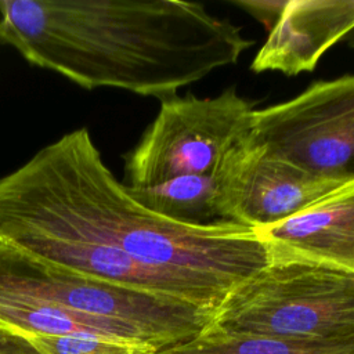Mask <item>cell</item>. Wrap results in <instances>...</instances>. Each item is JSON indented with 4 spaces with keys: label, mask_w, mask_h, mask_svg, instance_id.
<instances>
[{
    "label": "cell",
    "mask_w": 354,
    "mask_h": 354,
    "mask_svg": "<svg viewBox=\"0 0 354 354\" xmlns=\"http://www.w3.org/2000/svg\"><path fill=\"white\" fill-rule=\"evenodd\" d=\"M0 245L106 283L220 303L270 263L254 228L185 224L141 205L76 129L0 177Z\"/></svg>",
    "instance_id": "1"
},
{
    "label": "cell",
    "mask_w": 354,
    "mask_h": 354,
    "mask_svg": "<svg viewBox=\"0 0 354 354\" xmlns=\"http://www.w3.org/2000/svg\"><path fill=\"white\" fill-rule=\"evenodd\" d=\"M0 43L86 90L163 100L236 64L254 40L195 1L0 0Z\"/></svg>",
    "instance_id": "2"
},
{
    "label": "cell",
    "mask_w": 354,
    "mask_h": 354,
    "mask_svg": "<svg viewBox=\"0 0 354 354\" xmlns=\"http://www.w3.org/2000/svg\"><path fill=\"white\" fill-rule=\"evenodd\" d=\"M209 326L310 343L354 342V268L306 259H270L230 290Z\"/></svg>",
    "instance_id": "3"
},
{
    "label": "cell",
    "mask_w": 354,
    "mask_h": 354,
    "mask_svg": "<svg viewBox=\"0 0 354 354\" xmlns=\"http://www.w3.org/2000/svg\"><path fill=\"white\" fill-rule=\"evenodd\" d=\"M0 290L41 301L97 335L134 340L155 353L196 337L213 318V310L91 279L4 245Z\"/></svg>",
    "instance_id": "4"
},
{
    "label": "cell",
    "mask_w": 354,
    "mask_h": 354,
    "mask_svg": "<svg viewBox=\"0 0 354 354\" xmlns=\"http://www.w3.org/2000/svg\"><path fill=\"white\" fill-rule=\"evenodd\" d=\"M254 105L235 87L214 97L194 94L160 100L159 111L137 145L124 155L127 188L180 176L213 174L252 123Z\"/></svg>",
    "instance_id": "5"
},
{
    "label": "cell",
    "mask_w": 354,
    "mask_h": 354,
    "mask_svg": "<svg viewBox=\"0 0 354 354\" xmlns=\"http://www.w3.org/2000/svg\"><path fill=\"white\" fill-rule=\"evenodd\" d=\"M249 136L313 173L354 174V73L317 80L296 97L254 109Z\"/></svg>",
    "instance_id": "6"
},
{
    "label": "cell",
    "mask_w": 354,
    "mask_h": 354,
    "mask_svg": "<svg viewBox=\"0 0 354 354\" xmlns=\"http://www.w3.org/2000/svg\"><path fill=\"white\" fill-rule=\"evenodd\" d=\"M213 176L217 220L249 228L283 221L348 178L303 169L249 133L228 149Z\"/></svg>",
    "instance_id": "7"
},
{
    "label": "cell",
    "mask_w": 354,
    "mask_h": 354,
    "mask_svg": "<svg viewBox=\"0 0 354 354\" xmlns=\"http://www.w3.org/2000/svg\"><path fill=\"white\" fill-rule=\"evenodd\" d=\"M354 29V0H288L250 69L297 76Z\"/></svg>",
    "instance_id": "8"
},
{
    "label": "cell",
    "mask_w": 354,
    "mask_h": 354,
    "mask_svg": "<svg viewBox=\"0 0 354 354\" xmlns=\"http://www.w3.org/2000/svg\"><path fill=\"white\" fill-rule=\"evenodd\" d=\"M254 231L270 259H306L354 268V174L297 214Z\"/></svg>",
    "instance_id": "9"
},
{
    "label": "cell",
    "mask_w": 354,
    "mask_h": 354,
    "mask_svg": "<svg viewBox=\"0 0 354 354\" xmlns=\"http://www.w3.org/2000/svg\"><path fill=\"white\" fill-rule=\"evenodd\" d=\"M127 189L141 205L174 221L185 224L218 221L214 209L216 181L213 174L180 176Z\"/></svg>",
    "instance_id": "10"
},
{
    "label": "cell",
    "mask_w": 354,
    "mask_h": 354,
    "mask_svg": "<svg viewBox=\"0 0 354 354\" xmlns=\"http://www.w3.org/2000/svg\"><path fill=\"white\" fill-rule=\"evenodd\" d=\"M155 354H354V342L310 343L257 335L227 333L207 326L196 337Z\"/></svg>",
    "instance_id": "11"
},
{
    "label": "cell",
    "mask_w": 354,
    "mask_h": 354,
    "mask_svg": "<svg viewBox=\"0 0 354 354\" xmlns=\"http://www.w3.org/2000/svg\"><path fill=\"white\" fill-rule=\"evenodd\" d=\"M25 335L41 354H155V350L147 344L116 336L94 333Z\"/></svg>",
    "instance_id": "12"
},
{
    "label": "cell",
    "mask_w": 354,
    "mask_h": 354,
    "mask_svg": "<svg viewBox=\"0 0 354 354\" xmlns=\"http://www.w3.org/2000/svg\"><path fill=\"white\" fill-rule=\"evenodd\" d=\"M228 3L252 15L270 30L279 18L288 0H228Z\"/></svg>",
    "instance_id": "13"
},
{
    "label": "cell",
    "mask_w": 354,
    "mask_h": 354,
    "mask_svg": "<svg viewBox=\"0 0 354 354\" xmlns=\"http://www.w3.org/2000/svg\"><path fill=\"white\" fill-rule=\"evenodd\" d=\"M0 354H41L25 333L0 324Z\"/></svg>",
    "instance_id": "14"
},
{
    "label": "cell",
    "mask_w": 354,
    "mask_h": 354,
    "mask_svg": "<svg viewBox=\"0 0 354 354\" xmlns=\"http://www.w3.org/2000/svg\"><path fill=\"white\" fill-rule=\"evenodd\" d=\"M343 43L347 44L350 48H354V29L343 39Z\"/></svg>",
    "instance_id": "15"
}]
</instances>
